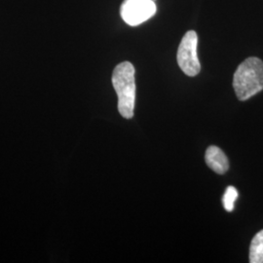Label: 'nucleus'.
I'll return each instance as SVG.
<instances>
[{
    "mask_svg": "<svg viewBox=\"0 0 263 263\" xmlns=\"http://www.w3.org/2000/svg\"><path fill=\"white\" fill-rule=\"evenodd\" d=\"M233 88L240 101H247L263 90V62L251 57L246 59L236 69Z\"/></svg>",
    "mask_w": 263,
    "mask_h": 263,
    "instance_id": "obj_1",
    "label": "nucleus"
},
{
    "mask_svg": "<svg viewBox=\"0 0 263 263\" xmlns=\"http://www.w3.org/2000/svg\"><path fill=\"white\" fill-rule=\"evenodd\" d=\"M135 67L130 62H123L114 68L112 85L118 96V111L126 119L134 116L136 103Z\"/></svg>",
    "mask_w": 263,
    "mask_h": 263,
    "instance_id": "obj_2",
    "label": "nucleus"
},
{
    "mask_svg": "<svg viewBox=\"0 0 263 263\" xmlns=\"http://www.w3.org/2000/svg\"><path fill=\"white\" fill-rule=\"evenodd\" d=\"M198 35L196 31L188 30L181 39L178 50V64L180 69L190 77L198 76L201 65L197 55Z\"/></svg>",
    "mask_w": 263,
    "mask_h": 263,
    "instance_id": "obj_3",
    "label": "nucleus"
},
{
    "mask_svg": "<svg viewBox=\"0 0 263 263\" xmlns=\"http://www.w3.org/2000/svg\"><path fill=\"white\" fill-rule=\"evenodd\" d=\"M156 11L154 0H124L120 15L127 25L137 27L152 18Z\"/></svg>",
    "mask_w": 263,
    "mask_h": 263,
    "instance_id": "obj_4",
    "label": "nucleus"
},
{
    "mask_svg": "<svg viewBox=\"0 0 263 263\" xmlns=\"http://www.w3.org/2000/svg\"><path fill=\"white\" fill-rule=\"evenodd\" d=\"M205 159L208 167L216 172V174L223 175L229 169V162L224 152L217 146L212 145L208 147Z\"/></svg>",
    "mask_w": 263,
    "mask_h": 263,
    "instance_id": "obj_5",
    "label": "nucleus"
},
{
    "mask_svg": "<svg viewBox=\"0 0 263 263\" xmlns=\"http://www.w3.org/2000/svg\"><path fill=\"white\" fill-rule=\"evenodd\" d=\"M250 262L263 263V230L254 236L251 242Z\"/></svg>",
    "mask_w": 263,
    "mask_h": 263,
    "instance_id": "obj_6",
    "label": "nucleus"
},
{
    "mask_svg": "<svg viewBox=\"0 0 263 263\" xmlns=\"http://www.w3.org/2000/svg\"><path fill=\"white\" fill-rule=\"evenodd\" d=\"M238 198V191L234 186H228L226 188V193L222 198L223 207L227 212H232L234 210V204Z\"/></svg>",
    "mask_w": 263,
    "mask_h": 263,
    "instance_id": "obj_7",
    "label": "nucleus"
}]
</instances>
